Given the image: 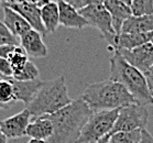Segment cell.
<instances>
[{
  "instance_id": "cell-1",
  "label": "cell",
  "mask_w": 153,
  "mask_h": 143,
  "mask_svg": "<svg viewBox=\"0 0 153 143\" xmlns=\"http://www.w3.org/2000/svg\"><path fill=\"white\" fill-rule=\"evenodd\" d=\"M93 111L82 98L54 115L46 116L53 123V134L46 143H76Z\"/></svg>"
},
{
  "instance_id": "cell-2",
  "label": "cell",
  "mask_w": 153,
  "mask_h": 143,
  "mask_svg": "<svg viewBox=\"0 0 153 143\" xmlns=\"http://www.w3.org/2000/svg\"><path fill=\"white\" fill-rule=\"evenodd\" d=\"M80 98L93 112L119 110L136 104L133 97L121 84L110 79L88 85Z\"/></svg>"
},
{
  "instance_id": "cell-3",
  "label": "cell",
  "mask_w": 153,
  "mask_h": 143,
  "mask_svg": "<svg viewBox=\"0 0 153 143\" xmlns=\"http://www.w3.org/2000/svg\"><path fill=\"white\" fill-rule=\"evenodd\" d=\"M110 80L121 84L133 97L136 104L149 106L153 104L146 77L141 72L126 62L118 51H114L110 57Z\"/></svg>"
},
{
  "instance_id": "cell-4",
  "label": "cell",
  "mask_w": 153,
  "mask_h": 143,
  "mask_svg": "<svg viewBox=\"0 0 153 143\" xmlns=\"http://www.w3.org/2000/svg\"><path fill=\"white\" fill-rule=\"evenodd\" d=\"M66 86L65 76L51 80H44L35 97L27 106L33 118L51 116L62 110L72 102Z\"/></svg>"
},
{
  "instance_id": "cell-5",
  "label": "cell",
  "mask_w": 153,
  "mask_h": 143,
  "mask_svg": "<svg viewBox=\"0 0 153 143\" xmlns=\"http://www.w3.org/2000/svg\"><path fill=\"white\" fill-rule=\"evenodd\" d=\"M119 110L93 112L84 126L76 143H98L101 139H104L111 132L118 118Z\"/></svg>"
},
{
  "instance_id": "cell-6",
  "label": "cell",
  "mask_w": 153,
  "mask_h": 143,
  "mask_svg": "<svg viewBox=\"0 0 153 143\" xmlns=\"http://www.w3.org/2000/svg\"><path fill=\"white\" fill-rule=\"evenodd\" d=\"M78 12L88 21L89 27H94L100 31L101 35L114 51L117 34L112 27L111 16L105 7L104 1L94 0L93 4Z\"/></svg>"
},
{
  "instance_id": "cell-7",
  "label": "cell",
  "mask_w": 153,
  "mask_h": 143,
  "mask_svg": "<svg viewBox=\"0 0 153 143\" xmlns=\"http://www.w3.org/2000/svg\"><path fill=\"white\" fill-rule=\"evenodd\" d=\"M149 111L146 106L132 104L119 110L118 118L108 136L116 132H131L137 130L146 129Z\"/></svg>"
},
{
  "instance_id": "cell-8",
  "label": "cell",
  "mask_w": 153,
  "mask_h": 143,
  "mask_svg": "<svg viewBox=\"0 0 153 143\" xmlns=\"http://www.w3.org/2000/svg\"><path fill=\"white\" fill-rule=\"evenodd\" d=\"M2 7H8L19 13L31 25L32 30L45 35L46 31L41 19V9L34 4V1H2Z\"/></svg>"
},
{
  "instance_id": "cell-9",
  "label": "cell",
  "mask_w": 153,
  "mask_h": 143,
  "mask_svg": "<svg viewBox=\"0 0 153 143\" xmlns=\"http://www.w3.org/2000/svg\"><path fill=\"white\" fill-rule=\"evenodd\" d=\"M126 62L144 74L153 66V44L151 42L132 50L118 51Z\"/></svg>"
},
{
  "instance_id": "cell-10",
  "label": "cell",
  "mask_w": 153,
  "mask_h": 143,
  "mask_svg": "<svg viewBox=\"0 0 153 143\" xmlns=\"http://www.w3.org/2000/svg\"><path fill=\"white\" fill-rule=\"evenodd\" d=\"M31 113L27 108L9 118L0 121V130L7 139H19L27 136V129L31 122Z\"/></svg>"
},
{
  "instance_id": "cell-11",
  "label": "cell",
  "mask_w": 153,
  "mask_h": 143,
  "mask_svg": "<svg viewBox=\"0 0 153 143\" xmlns=\"http://www.w3.org/2000/svg\"><path fill=\"white\" fill-rule=\"evenodd\" d=\"M131 0H105L104 4L112 19V27L116 34H121L122 25L132 16L130 9Z\"/></svg>"
},
{
  "instance_id": "cell-12",
  "label": "cell",
  "mask_w": 153,
  "mask_h": 143,
  "mask_svg": "<svg viewBox=\"0 0 153 143\" xmlns=\"http://www.w3.org/2000/svg\"><path fill=\"white\" fill-rule=\"evenodd\" d=\"M20 45L25 49L29 57L41 59L49 54L48 47L42 40V34L35 30H30L22 38H20Z\"/></svg>"
},
{
  "instance_id": "cell-13",
  "label": "cell",
  "mask_w": 153,
  "mask_h": 143,
  "mask_svg": "<svg viewBox=\"0 0 153 143\" xmlns=\"http://www.w3.org/2000/svg\"><path fill=\"white\" fill-rule=\"evenodd\" d=\"M10 82L13 86L14 101H22L25 104V106H28L35 97V95L38 94L44 80L39 78L30 82H20L16 80L13 77H10Z\"/></svg>"
},
{
  "instance_id": "cell-14",
  "label": "cell",
  "mask_w": 153,
  "mask_h": 143,
  "mask_svg": "<svg viewBox=\"0 0 153 143\" xmlns=\"http://www.w3.org/2000/svg\"><path fill=\"white\" fill-rule=\"evenodd\" d=\"M57 4H59L61 25L72 29H84L86 27H89V23L86 19L73 7H71L66 1L59 0Z\"/></svg>"
},
{
  "instance_id": "cell-15",
  "label": "cell",
  "mask_w": 153,
  "mask_h": 143,
  "mask_svg": "<svg viewBox=\"0 0 153 143\" xmlns=\"http://www.w3.org/2000/svg\"><path fill=\"white\" fill-rule=\"evenodd\" d=\"M153 33H121L117 35L114 51L132 50L152 42Z\"/></svg>"
},
{
  "instance_id": "cell-16",
  "label": "cell",
  "mask_w": 153,
  "mask_h": 143,
  "mask_svg": "<svg viewBox=\"0 0 153 143\" xmlns=\"http://www.w3.org/2000/svg\"><path fill=\"white\" fill-rule=\"evenodd\" d=\"M2 10H4V23L14 36L22 38L25 33L32 30L31 25L16 11L8 7H2Z\"/></svg>"
},
{
  "instance_id": "cell-17",
  "label": "cell",
  "mask_w": 153,
  "mask_h": 143,
  "mask_svg": "<svg viewBox=\"0 0 153 143\" xmlns=\"http://www.w3.org/2000/svg\"><path fill=\"white\" fill-rule=\"evenodd\" d=\"M53 134V123L46 116L34 118L27 129V136L31 139L48 141Z\"/></svg>"
},
{
  "instance_id": "cell-18",
  "label": "cell",
  "mask_w": 153,
  "mask_h": 143,
  "mask_svg": "<svg viewBox=\"0 0 153 143\" xmlns=\"http://www.w3.org/2000/svg\"><path fill=\"white\" fill-rule=\"evenodd\" d=\"M121 33H153V14L131 17L123 23Z\"/></svg>"
},
{
  "instance_id": "cell-19",
  "label": "cell",
  "mask_w": 153,
  "mask_h": 143,
  "mask_svg": "<svg viewBox=\"0 0 153 143\" xmlns=\"http://www.w3.org/2000/svg\"><path fill=\"white\" fill-rule=\"evenodd\" d=\"M41 19L46 33L55 32L59 25V11L57 2L50 1L46 6L42 8Z\"/></svg>"
},
{
  "instance_id": "cell-20",
  "label": "cell",
  "mask_w": 153,
  "mask_h": 143,
  "mask_svg": "<svg viewBox=\"0 0 153 143\" xmlns=\"http://www.w3.org/2000/svg\"><path fill=\"white\" fill-rule=\"evenodd\" d=\"M141 131L142 130L131 132H116L110 136H106L102 140L106 143H140Z\"/></svg>"
},
{
  "instance_id": "cell-21",
  "label": "cell",
  "mask_w": 153,
  "mask_h": 143,
  "mask_svg": "<svg viewBox=\"0 0 153 143\" xmlns=\"http://www.w3.org/2000/svg\"><path fill=\"white\" fill-rule=\"evenodd\" d=\"M12 101H14V91L10 78L0 75V105L7 109Z\"/></svg>"
},
{
  "instance_id": "cell-22",
  "label": "cell",
  "mask_w": 153,
  "mask_h": 143,
  "mask_svg": "<svg viewBox=\"0 0 153 143\" xmlns=\"http://www.w3.org/2000/svg\"><path fill=\"white\" fill-rule=\"evenodd\" d=\"M130 9L133 17L153 14V0H131Z\"/></svg>"
},
{
  "instance_id": "cell-23",
  "label": "cell",
  "mask_w": 153,
  "mask_h": 143,
  "mask_svg": "<svg viewBox=\"0 0 153 143\" xmlns=\"http://www.w3.org/2000/svg\"><path fill=\"white\" fill-rule=\"evenodd\" d=\"M39 76H40V72L38 67L35 66L33 62L29 61L22 70L19 72H14L12 77L16 80H20V82H30V80L39 79Z\"/></svg>"
},
{
  "instance_id": "cell-24",
  "label": "cell",
  "mask_w": 153,
  "mask_h": 143,
  "mask_svg": "<svg viewBox=\"0 0 153 143\" xmlns=\"http://www.w3.org/2000/svg\"><path fill=\"white\" fill-rule=\"evenodd\" d=\"M8 61L10 62L12 70L14 72H19L23 67L27 65V63L29 62V56L27 55L25 49L21 45H18L14 50V52L10 55V57L8 59Z\"/></svg>"
},
{
  "instance_id": "cell-25",
  "label": "cell",
  "mask_w": 153,
  "mask_h": 143,
  "mask_svg": "<svg viewBox=\"0 0 153 143\" xmlns=\"http://www.w3.org/2000/svg\"><path fill=\"white\" fill-rule=\"evenodd\" d=\"M1 45H20V40L11 33L4 22L0 21V46Z\"/></svg>"
},
{
  "instance_id": "cell-26",
  "label": "cell",
  "mask_w": 153,
  "mask_h": 143,
  "mask_svg": "<svg viewBox=\"0 0 153 143\" xmlns=\"http://www.w3.org/2000/svg\"><path fill=\"white\" fill-rule=\"evenodd\" d=\"M0 75L6 78H10L13 76V70L8 59H0Z\"/></svg>"
},
{
  "instance_id": "cell-27",
  "label": "cell",
  "mask_w": 153,
  "mask_h": 143,
  "mask_svg": "<svg viewBox=\"0 0 153 143\" xmlns=\"http://www.w3.org/2000/svg\"><path fill=\"white\" fill-rule=\"evenodd\" d=\"M93 1L94 0H70V1H66V2L70 4L71 7H73L75 10L79 11L93 4Z\"/></svg>"
},
{
  "instance_id": "cell-28",
  "label": "cell",
  "mask_w": 153,
  "mask_h": 143,
  "mask_svg": "<svg viewBox=\"0 0 153 143\" xmlns=\"http://www.w3.org/2000/svg\"><path fill=\"white\" fill-rule=\"evenodd\" d=\"M18 45H1L0 46V59H8L10 55L14 52Z\"/></svg>"
},
{
  "instance_id": "cell-29",
  "label": "cell",
  "mask_w": 153,
  "mask_h": 143,
  "mask_svg": "<svg viewBox=\"0 0 153 143\" xmlns=\"http://www.w3.org/2000/svg\"><path fill=\"white\" fill-rule=\"evenodd\" d=\"M144 77H146L148 87H149L151 94L153 95V66L151 67V68H150L146 74H144Z\"/></svg>"
},
{
  "instance_id": "cell-30",
  "label": "cell",
  "mask_w": 153,
  "mask_h": 143,
  "mask_svg": "<svg viewBox=\"0 0 153 143\" xmlns=\"http://www.w3.org/2000/svg\"><path fill=\"white\" fill-rule=\"evenodd\" d=\"M140 143H153V136L150 134V132L146 129L141 131V140Z\"/></svg>"
},
{
  "instance_id": "cell-31",
  "label": "cell",
  "mask_w": 153,
  "mask_h": 143,
  "mask_svg": "<svg viewBox=\"0 0 153 143\" xmlns=\"http://www.w3.org/2000/svg\"><path fill=\"white\" fill-rule=\"evenodd\" d=\"M0 143H8L7 136H6L4 133L1 132V130H0Z\"/></svg>"
},
{
  "instance_id": "cell-32",
  "label": "cell",
  "mask_w": 153,
  "mask_h": 143,
  "mask_svg": "<svg viewBox=\"0 0 153 143\" xmlns=\"http://www.w3.org/2000/svg\"><path fill=\"white\" fill-rule=\"evenodd\" d=\"M27 143H46V141H41V140H34V139H30Z\"/></svg>"
},
{
  "instance_id": "cell-33",
  "label": "cell",
  "mask_w": 153,
  "mask_h": 143,
  "mask_svg": "<svg viewBox=\"0 0 153 143\" xmlns=\"http://www.w3.org/2000/svg\"><path fill=\"white\" fill-rule=\"evenodd\" d=\"M98 143H106V142H105V141H104V140H102V139H101V140H100V141H99V142H98Z\"/></svg>"
},
{
  "instance_id": "cell-34",
  "label": "cell",
  "mask_w": 153,
  "mask_h": 143,
  "mask_svg": "<svg viewBox=\"0 0 153 143\" xmlns=\"http://www.w3.org/2000/svg\"><path fill=\"white\" fill-rule=\"evenodd\" d=\"M151 43H152V44H153V40H152V42H151Z\"/></svg>"
}]
</instances>
